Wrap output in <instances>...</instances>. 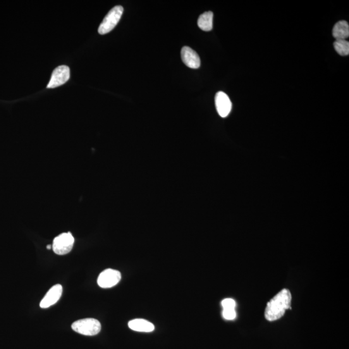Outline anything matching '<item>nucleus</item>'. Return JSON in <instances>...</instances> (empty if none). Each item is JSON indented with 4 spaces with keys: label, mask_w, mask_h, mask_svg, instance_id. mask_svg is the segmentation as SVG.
I'll return each instance as SVG.
<instances>
[{
    "label": "nucleus",
    "mask_w": 349,
    "mask_h": 349,
    "mask_svg": "<svg viewBox=\"0 0 349 349\" xmlns=\"http://www.w3.org/2000/svg\"><path fill=\"white\" fill-rule=\"evenodd\" d=\"M75 239L70 232L63 233L54 238L52 249L56 254L63 255L71 252Z\"/></svg>",
    "instance_id": "20e7f679"
},
{
    "label": "nucleus",
    "mask_w": 349,
    "mask_h": 349,
    "mask_svg": "<svg viewBox=\"0 0 349 349\" xmlns=\"http://www.w3.org/2000/svg\"><path fill=\"white\" fill-rule=\"evenodd\" d=\"M121 279V272L111 269L105 270L98 277L97 283L102 288L113 287Z\"/></svg>",
    "instance_id": "39448f33"
},
{
    "label": "nucleus",
    "mask_w": 349,
    "mask_h": 349,
    "mask_svg": "<svg viewBox=\"0 0 349 349\" xmlns=\"http://www.w3.org/2000/svg\"><path fill=\"white\" fill-rule=\"evenodd\" d=\"M47 249H51V245H47Z\"/></svg>",
    "instance_id": "dca6fc26"
},
{
    "label": "nucleus",
    "mask_w": 349,
    "mask_h": 349,
    "mask_svg": "<svg viewBox=\"0 0 349 349\" xmlns=\"http://www.w3.org/2000/svg\"><path fill=\"white\" fill-rule=\"evenodd\" d=\"M333 37L337 40H346L349 37V25L346 21L336 23L332 31Z\"/></svg>",
    "instance_id": "9b49d317"
},
{
    "label": "nucleus",
    "mask_w": 349,
    "mask_h": 349,
    "mask_svg": "<svg viewBox=\"0 0 349 349\" xmlns=\"http://www.w3.org/2000/svg\"><path fill=\"white\" fill-rule=\"evenodd\" d=\"M128 326L133 331L140 332H151L155 330L154 325L144 319L131 320Z\"/></svg>",
    "instance_id": "9d476101"
},
{
    "label": "nucleus",
    "mask_w": 349,
    "mask_h": 349,
    "mask_svg": "<svg viewBox=\"0 0 349 349\" xmlns=\"http://www.w3.org/2000/svg\"><path fill=\"white\" fill-rule=\"evenodd\" d=\"M215 102H216L217 111L219 115L223 118L228 117L232 107L231 100L229 99L228 95L223 92H219L216 95Z\"/></svg>",
    "instance_id": "0eeeda50"
},
{
    "label": "nucleus",
    "mask_w": 349,
    "mask_h": 349,
    "mask_svg": "<svg viewBox=\"0 0 349 349\" xmlns=\"http://www.w3.org/2000/svg\"><path fill=\"white\" fill-rule=\"evenodd\" d=\"M213 17L214 14L212 12H206L199 16L198 19L197 24L200 30L205 31H210L213 28Z\"/></svg>",
    "instance_id": "f8f14e48"
},
{
    "label": "nucleus",
    "mask_w": 349,
    "mask_h": 349,
    "mask_svg": "<svg viewBox=\"0 0 349 349\" xmlns=\"http://www.w3.org/2000/svg\"><path fill=\"white\" fill-rule=\"evenodd\" d=\"M222 307L223 309H228V308H236V303L235 300L231 298L224 299L221 302Z\"/></svg>",
    "instance_id": "2eb2a0df"
},
{
    "label": "nucleus",
    "mask_w": 349,
    "mask_h": 349,
    "mask_svg": "<svg viewBox=\"0 0 349 349\" xmlns=\"http://www.w3.org/2000/svg\"><path fill=\"white\" fill-rule=\"evenodd\" d=\"M223 316L226 320H234L237 316L236 308L223 309Z\"/></svg>",
    "instance_id": "4468645a"
},
{
    "label": "nucleus",
    "mask_w": 349,
    "mask_h": 349,
    "mask_svg": "<svg viewBox=\"0 0 349 349\" xmlns=\"http://www.w3.org/2000/svg\"><path fill=\"white\" fill-rule=\"evenodd\" d=\"M182 60L186 66L192 69H198L200 66L199 55L190 47H184L181 50Z\"/></svg>",
    "instance_id": "1a4fd4ad"
},
{
    "label": "nucleus",
    "mask_w": 349,
    "mask_h": 349,
    "mask_svg": "<svg viewBox=\"0 0 349 349\" xmlns=\"http://www.w3.org/2000/svg\"><path fill=\"white\" fill-rule=\"evenodd\" d=\"M74 331L85 336H95L101 331V324L96 319H79L72 324Z\"/></svg>",
    "instance_id": "f03ea898"
},
{
    "label": "nucleus",
    "mask_w": 349,
    "mask_h": 349,
    "mask_svg": "<svg viewBox=\"0 0 349 349\" xmlns=\"http://www.w3.org/2000/svg\"><path fill=\"white\" fill-rule=\"evenodd\" d=\"M70 78V69L68 66H61L54 69L52 73L51 80L49 81L47 88L59 87L66 83Z\"/></svg>",
    "instance_id": "423d86ee"
},
{
    "label": "nucleus",
    "mask_w": 349,
    "mask_h": 349,
    "mask_svg": "<svg viewBox=\"0 0 349 349\" xmlns=\"http://www.w3.org/2000/svg\"><path fill=\"white\" fill-rule=\"evenodd\" d=\"M334 49L341 56H347L349 54V42L346 40H337L334 43Z\"/></svg>",
    "instance_id": "ddd939ff"
},
{
    "label": "nucleus",
    "mask_w": 349,
    "mask_h": 349,
    "mask_svg": "<svg viewBox=\"0 0 349 349\" xmlns=\"http://www.w3.org/2000/svg\"><path fill=\"white\" fill-rule=\"evenodd\" d=\"M124 11L123 7L120 6L113 7L111 11L107 13L104 20L99 27V33L100 35L107 34L113 30L119 21H120L121 16Z\"/></svg>",
    "instance_id": "7ed1b4c3"
},
{
    "label": "nucleus",
    "mask_w": 349,
    "mask_h": 349,
    "mask_svg": "<svg viewBox=\"0 0 349 349\" xmlns=\"http://www.w3.org/2000/svg\"><path fill=\"white\" fill-rule=\"evenodd\" d=\"M62 294V286L61 284H57L52 286L50 290L47 292L46 295L42 299L40 302V307L47 308L53 305L58 302L60 298H61Z\"/></svg>",
    "instance_id": "6e6552de"
},
{
    "label": "nucleus",
    "mask_w": 349,
    "mask_h": 349,
    "mask_svg": "<svg viewBox=\"0 0 349 349\" xmlns=\"http://www.w3.org/2000/svg\"><path fill=\"white\" fill-rule=\"evenodd\" d=\"M291 301L290 290L286 288L283 289L267 303L265 311V318L269 322L280 319L286 310L290 309Z\"/></svg>",
    "instance_id": "f257e3e1"
}]
</instances>
